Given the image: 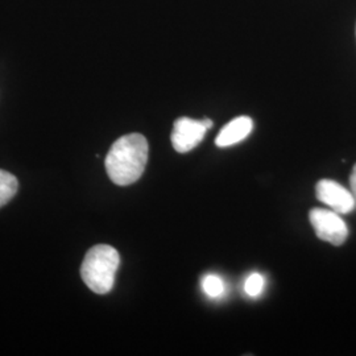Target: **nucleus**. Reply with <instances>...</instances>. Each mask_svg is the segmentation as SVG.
Masks as SVG:
<instances>
[{
  "mask_svg": "<svg viewBox=\"0 0 356 356\" xmlns=\"http://www.w3.org/2000/svg\"><path fill=\"white\" fill-rule=\"evenodd\" d=\"M148 161V141L140 134L119 138L107 153L104 165L110 179L127 186L143 176Z\"/></svg>",
  "mask_w": 356,
  "mask_h": 356,
  "instance_id": "f257e3e1",
  "label": "nucleus"
},
{
  "mask_svg": "<svg viewBox=\"0 0 356 356\" xmlns=\"http://www.w3.org/2000/svg\"><path fill=\"white\" fill-rule=\"evenodd\" d=\"M120 264V256L114 247L98 244L90 248L85 256L81 276L90 291L107 294L114 288L115 275Z\"/></svg>",
  "mask_w": 356,
  "mask_h": 356,
  "instance_id": "f03ea898",
  "label": "nucleus"
},
{
  "mask_svg": "<svg viewBox=\"0 0 356 356\" xmlns=\"http://www.w3.org/2000/svg\"><path fill=\"white\" fill-rule=\"evenodd\" d=\"M309 219L321 241L331 243L334 245H342L347 236L348 229L341 214L325 210V209H313L309 213Z\"/></svg>",
  "mask_w": 356,
  "mask_h": 356,
  "instance_id": "7ed1b4c3",
  "label": "nucleus"
},
{
  "mask_svg": "<svg viewBox=\"0 0 356 356\" xmlns=\"http://www.w3.org/2000/svg\"><path fill=\"white\" fill-rule=\"evenodd\" d=\"M207 129L204 119L194 120L191 118H178L170 136L172 145L178 153L189 152L204 140Z\"/></svg>",
  "mask_w": 356,
  "mask_h": 356,
  "instance_id": "20e7f679",
  "label": "nucleus"
},
{
  "mask_svg": "<svg viewBox=\"0 0 356 356\" xmlns=\"http://www.w3.org/2000/svg\"><path fill=\"white\" fill-rule=\"evenodd\" d=\"M316 195L318 201L338 214H348L356 207L351 191L332 179H321L316 186Z\"/></svg>",
  "mask_w": 356,
  "mask_h": 356,
  "instance_id": "39448f33",
  "label": "nucleus"
},
{
  "mask_svg": "<svg viewBox=\"0 0 356 356\" xmlns=\"http://www.w3.org/2000/svg\"><path fill=\"white\" fill-rule=\"evenodd\" d=\"M254 128V122L250 116H239L232 119L225 127L220 129L216 136V144L218 147H229L244 140Z\"/></svg>",
  "mask_w": 356,
  "mask_h": 356,
  "instance_id": "423d86ee",
  "label": "nucleus"
},
{
  "mask_svg": "<svg viewBox=\"0 0 356 356\" xmlns=\"http://www.w3.org/2000/svg\"><path fill=\"white\" fill-rule=\"evenodd\" d=\"M19 189L17 178L10 172L0 169V207L8 204Z\"/></svg>",
  "mask_w": 356,
  "mask_h": 356,
  "instance_id": "0eeeda50",
  "label": "nucleus"
},
{
  "mask_svg": "<svg viewBox=\"0 0 356 356\" xmlns=\"http://www.w3.org/2000/svg\"><path fill=\"white\" fill-rule=\"evenodd\" d=\"M202 289L209 297L218 298L225 293V282L216 275H207L202 280Z\"/></svg>",
  "mask_w": 356,
  "mask_h": 356,
  "instance_id": "6e6552de",
  "label": "nucleus"
},
{
  "mask_svg": "<svg viewBox=\"0 0 356 356\" xmlns=\"http://www.w3.org/2000/svg\"><path fill=\"white\" fill-rule=\"evenodd\" d=\"M264 289V277L260 273H252L244 284V292L250 297L260 296Z\"/></svg>",
  "mask_w": 356,
  "mask_h": 356,
  "instance_id": "1a4fd4ad",
  "label": "nucleus"
},
{
  "mask_svg": "<svg viewBox=\"0 0 356 356\" xmlns=\"http://www.w3.org/2000/svg\"><path fill=\"white\" fill-rule=\"evenodd\" d=\"M350 191L353 193V195H354V200H355L356 204V164L354 166V169H353V173H351V176H350Z\"/></svg>",
  "mask_w": 356,
  "mask_h": 356,
  "instance_id": "9d476101",
  "label": "nucleus"
}]
</instances>
